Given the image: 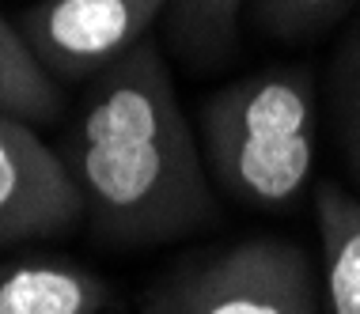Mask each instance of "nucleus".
I'll list each match as a JSON object with an SVG mask.
<instances>
[{"label": "nucleus", "mask_w": 360, "mask_h": 314, "mask_svg": "<svg viewBox=\"0 0 360 314\" xmlns=\"http://www.w3.org/2000/svg\"><path fill=\"white\" fill-rule=\"evenodd\" d=\"M65 163L110 242H171L217 220L198 133L152 42L91 80Z\"/></svg>", "instance_id": "f257e3e1"}, {"label": "nucleus", "mask_w": 360, "mask_h": 314, "mask_svg": "<svg viewBox=\"0 0 360 314\" xmlns=\"http://www.w3.org/2000/svg\"><path fill=\"white\" fill-rule=\"evenodd\" d=\"M198 136L228 197L262 212L292 209L315 171V80L300 65L239 76L201 103Z\"/></svg>", "instance_id": "f03ea898"}, {"label": "nucleus", "mask_w": 360, "mask_h": 314, "mask_svg": "<svg viewBox=\"0 0 360 314\" xmlns=\"http://www.w3.org/2000/svg\"><path fill=\"white\" fill-rule=\"evenodd\" d=\"M144 314H319L311 258L288 239H243L193 254L152 284Z\"/></svg>", "instance_id": "7ed1b4c3"}, {"label": "nucleus", "mask_w": 360, "mask_h": 314, "mask_svg": "<svg viewBox=\"0 0 360 314\" xmlns=\"http://www.w3.org/2000/svg\"><path fill=\"white\" fill-rule=\"evenodd\" d=\"M171 0H38L19 15V34L53 80H99L148 42Z\"/></svg>", "instance_id": "20e7f679"}, {"label": "nucleus", "mask_w": 360, "mask_h": 314, "mask_svg": "<svg viewBox=\"0 0 360 314\" xmlns=\"http://www.w3.org/2000/svg\"><path fill=\"white\" fill-rule=\"evenodd\" d=\"M87 216L72 171L31 122L0 110V247L53 239Z\"/></svg>", "instance_id": "39448f33"}, {"label": "nucleus", "mask_w": 360, "mask_h": 314, "mask_svg": "<svg viewBox=\"0 0 360 314\" xmlns=\"http://www.w3.org/2000/svg\"><path fill=\"white\" fill-rule=\"evenodd\" d=\"M106 280L61 258H23L0 265V314H99Z\"/></svg>", "instance_id": "423d86ee"}, {"label": "nucleus", "mask_w": 360, "mask_h": 314, "mask_svg": "<svg viewBox=\"0 0 360 314\" xmlns=\"http://www.w3.org/2000/svg\"><path fill=\"white\" fill-rule=\"evenodd\" d=\"M315 228L323 247V310L360 314V197L338 182L319 185Z\"/></svg>", "instance_id": "0eeeda50"}, {"label": "nucleus", "mask_w": 360, "mask_h": 314, "mask_svg": "<svg viewBox=\"0 0 360 314\" xmlns=\"http://www.w3.org/2000/svg\"><path fill=\"white\" fill-rule=\"evenodd\" d=\"M65 95L57 80L34 61L15 23L0 15V110L31 125H46L61 114Z\"/></svg>", "instance_id": "6e6552de"}, {"label": "nucleus", "mask_w": 360, "mask_h": 314, "mask_svg": "<svg viewBox=\"0 0 360 314\" xmlns=\"http://www.w3.org/2000/svg\"><path fill=\"white\" fill-rule=\"evenodd\" d=\"M243 0H171L167 4V38L190 65L209 68L231 53L239 34Z\"/></svg>", "instance_id": "1a4fd4ad"}, {"label": "nucleus", "mask_w": 360, "mask_h": 314, "mask_svg": "<svg viewBox=\"0 0 360 314\" xmlns=\"http://www.w3.org/2000/svg\"><path fill=\"white\" fill-rule=\"evenodd\" d=\"M334 125L349 171L360 182V27L345 38L334 61Z\"/></svg>", "instance_id": "9d476101"}, {"label": "nucleus", "mask_w": 360, "mask_h": 314, "mask_svg": "<svg viewBox=\"0 0 360 314\" xmlns=\"http://www.w3.org/2000/svg\"><path fill=\"white\" fill-rule=\"evenodd\" d=\"M356 0H258V27L274 38H307L349 15Z\"/></svg>", "instance_id": "9b49d317"}]
</instances>
